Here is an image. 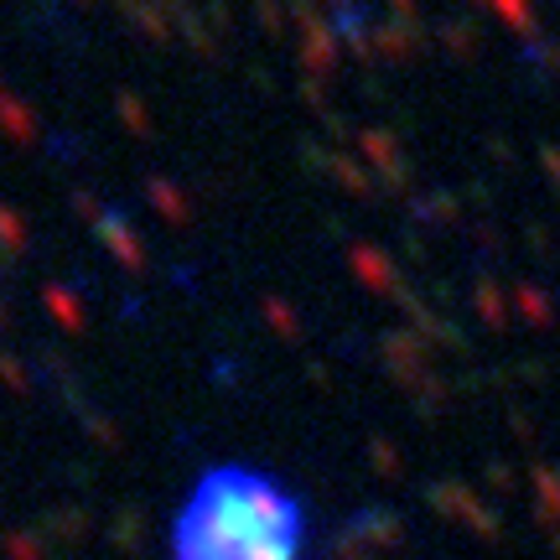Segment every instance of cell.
I'll use <instances>...</instances> for the list:
<instances>
[{"instance_id":"1","label":"cell","mask_w":560,"mask_h":560,"mask_svg":"<svg viewBox=\"0 0 560 560\" xmlns=\"http://www.w3.org/2000/svg\"><path fill=\"white\" fill-rule=\"evenodd\" d=\"M312 509L255 462H213L166 524V560H306Z\"/></svg>"}]
</instances>
